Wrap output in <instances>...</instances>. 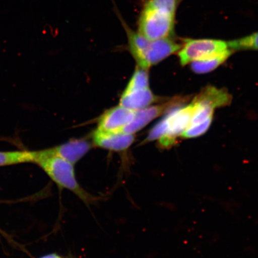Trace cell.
<instances>
[{"label": "cell", "mask_w": 258, "mask_h": 258, "mask_svg": "<svg viewBox=\"0 0 258 258\" xmlns=\"http://www.w3.org/2000/svg\"><path fill=\"white\" fill-rule=\"evenodd\" d=\"M195 105H179L167 111L165 118L167 123V132L159 140V146L162 149H169L176 145L177 138L184 133L191 123Z\"/></svg>", "instance_id": "277c9868"}, {"label": "cell", "mask_w": 258, "mask_h": 258, "mask_svg": "<svg viewBox=\"0 0 258 258\" xmlns=\"http://www.w3.org/2000/svg\"><path fill=\"white\" fill-rule=\"evenodd\" d=\"M212 120L213 117H211L206 121L201 122V123L190 125L184 133L181 135V137L183 138L188 139L201 136L208 131L210 126H211Z\"/></svg>", "instance_id": "2e32d148"}, {"label": "cell", "mask_w": 258, "mask_h": 258, "mask_svg": "<svg viewBox=\"0 0 258 258\" xmlns=\"http://www.w3.org/2000/svg\"><path fill=\"white\" fill-rule=\"evenodd\" d=\"M147 88H149V76L148 70L142 69L138 66L123 93H126Z\"/></svg>", "instance_id": "5bb4252c"}, {"label": "cell", "mask_w": 258, "mask_h": 258, "mask_svg": "<svg viewBox=\"0 0 258 258\" xmlns=\"http://www.w3.org/2000/svg\"><path fill=\"white\" fill-rule=\"evenodd\" d=\"M231 100V96L225 89L207 86L195 97L192 102L196 104L208 106L215 109L230 105Z\"/></svg>", "instance_id": "30bf717a"}, {"label": "cell", "mask_w": 258, "mask_h": 258, "mask_svg": "<svg viewBox=\"0 0 258 258\" xmlns=\"http://www.w3.org/2000/svg\"><path fill=\"white\" fill-rule=\"evenodd\" d=\"M233 51L228 48L217 56L206 58L205 59L193 61L191 68L193 72L197 74H206L215 70L223 63L231 55Z\"/></svg>", "instance_id": "7c38bea8"}, {"label": "cell", "mask_w": 258, "mask_h": 258, "mask_svg": "<svg viewBox=\"0 0 258 258\" xmlns=\"http://www.w3.org/2000/svg\"><path fill=\"white\" fill-rule=\"evenodd\" d=\"M227 42L212 39H186L178 51L181 66H184L193 61L217 56L228 49Z\"/></svg>", "instance_id": "5b68a950"}, {"label": "cell", "mask_w": 258, "mask_h": 258, "mask_svg": "<svg viewBox=\"0 0 258 258\" xmlns=\"http://www.w3.org/2000/svg\"><path fill=\"white\" fill-rule=\"evenodd\" d=\"M35 153L34 163L37 164L58 186L70 190L87 203L95 201V199L77 182L74 164L62 158L48 154L46 150Z\"/></svg>", "instance_id": "3957f363"}, {"label": "cell", "mask_w": 258, "mask_h": 258, "mask_svg": "<svg viewBox=\"0 0 258 258\" xmlns=\"http://www.w3.org/2000/svg\"><path fill=\"white\" fill-rule=\"evenodd\" d=\"M228 47L234 50H258V32L249 36L228 42Z\"/></svg>", "instance_id": "9a60e30c"}, {"label": "cell", "mask_w": 258, "mask_h": 258, "mask_svg": "<svg viewBox=\"0 0 258 258\" xmlns=\"http://www.w3.org/2000/svg\"><path fill=\"white\" fill-rule=\"evenodd\" d=\"M119 19L126 33L129 52L136 60L138 66L148 70L151 66L161 62L171 54L178 51L182 45L170 38L150 40L134 31L123 19Z\"/></svg>", "instance_id": "7a4b0ae2"}, {"label": "cell", "mask_w": 258, "mask_h": 258, "mask_svg": "<svg viewBox=\"0 0 258 258\" xmlns=\"http://www.w3.org/2000/svg\"><path fill=\"white\" fill-rule=\"evenodd\" d=\"M159 98L153 94L150 88L136 90L129 93H122L120 105L138 111L159 101Z\"/></svg>", "instance_id": "8fae6325"}, {"label": "cell", "mask_w": 258, "mask_h": 258, "mask_svg": "<svg viewBox=\"0 0 258 258\" xmlns=\"http://www.w3.org/2000/svg\"><path fill=\"white\" fill-rule=\"evenodd\" d=\"M35 151H0V167L26 163H34Z\"/></svg>", "instance_id": "4fadbf2b"}, {"label": "cell", "mask_w": 258, "mask_h": 258, "mask_svg": "<svg viewBox=\"0 0 258 258\" xmlns=\"http://www.w3.org/2000/svg\"><path fill=\"white\" fill-rule=\"evenodd\" d=\"M136 111L121 105L106 111L99 119L97 131L105 133H118L133 120Z\"/></svg>", "instance_id": "52a82bcc"}, {"label": "cell", "mask_w": 258, "mask_h": 258, "mask_svg": "<svg viewBox=\"0 0 258 258\" xmlns=\"http://www.w3.org/2000/svg\"><path fill=\"white\" fill-rule=\"evenodd\" d=\"M92 144L86 140H72L69 143L47 149L48 154L62 158L73 164H76L89 152Z\"/></svg>", "instance_id": "9c48e42d"}, {"label": "cell", "mask_w": 258, "mask_h": 258, "mask_svg": "<svg viewBox=\"0 0 258 258\" xmlns=\"http://www.w3.org/2000/svg\"><path fill=\"white\" fill-rule=\"evenodd\" d=\"M134 141V134L123 132L105 133L96 130L92 134L93 144L95 146L117 152L128 149Z\"/></svg>", "instance_id": "ba28073f"}, {"label": "cell", "mask_w": 258, "mask_h": 258, "mask_svg": "<svg viewBox=\"0 0 258 258\" xmlns=\"http://www.w3.org/2000/svg\"><path fill=\"white\" fill-rule=\"evenodd\" d=\"M177 4L178 0H145L137 31L150 40L170 38L175 28Z\"/></svg>", "instance_id": "6da1fadb"}, {"label": "cell", "mask_w": 258, "mask_h": 258, "mask_svg": "<svg viewBox=\"0 0 258 258\" xmlns=\"http://www.w3.org/2000/svg\"><path fill=\"white\" fill-rule=\"evenodd\" d=\"M186 99L182 97H176L163 104L148 106L147 107L139 109L135 112L133 120L124 127L122 132L134 135L171 108L176 105H183Z\"/></svg>", "instance_id": "8992f818"}]
</instances>
